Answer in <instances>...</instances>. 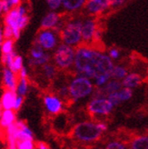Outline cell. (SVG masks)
<instances>
[{
    "instance_id": "cell-7",
    "label": "cell",
    "mask_w": 148,
    "mask_h": 149,
    "mask_svg": "<svg viewBox=\"0 0 148 149\" xmlns=\"http://www.w3.org/2000/svg\"><path fill=\"white\" fill-rule=\"evenodd\" d=\"M115 107L107 96L92 95L91 100L88 102L87 111L94 116H106L113 112Z\"/></svg>"
},
{
    "instance_id": "cell-15",
    "label": "cell",
    "mask_w": 148,
    "mask_h": 149,
    "mask_svg": "<svg viewBox=\"0 0 148 149\" xmlns=\"http://www.w3.org/2000/svg\"><path fill=\"white\" fill-rule=\"evenodd\" d=\"M143 80V77L140 73L136 71H129L127 76L122 80V85L124 87L134 90L142 85Z\"/></svg>"
},
{
    "instance_id": "cell-45",
    "label": "cell",
    "mask_w": 148,
    "mask_h": 149,
    "mask_svg": "<svg viewBox=\"0 0 148 149\" xmlns=\"http://www.w3.org/2000/svg\"><path fill=\"white\" fill-rule=\"evenodd\" d=\"M146 95H147V98H148V87H147V93H146Z\"/></svg>"
},
{
    "instance_id": "cell-13",
    "label": "cell",
    "mask_w": 148,
    "mask_h": 149,
    "mask_svg": "<svg viewBox=\"0 0 148 149\" xmlns=\"http://www.w3.org/2000/svg\"><path fill=\"white\" fill-rule=\"evenodd\" d=\"M44 106L51 115H58L63 111L64 102L59 95H47L44 96Z\"/></svg>"
},
{
    "instance_id": "cell-23",
    "label": "cell",
    "mask_w": 148,
    "mask_h": 149,
    "mask_svg": "<svg viewBox=\"0 0 148 149\" xmlns=\"http://www.w3.org/2000/svg\"><path fill=\"white\" fill-rule=\"evenodd\" d=\"M131 149H148V136L135 137L131 143Z\"/></svg>"
},
{
    "instance_id": "cell-1",
    "label": "cell",
    "mask_w": 148,
    "mask_h": 149,
    "mask_svg": "<svg viewBox=\"0 0 148 149\" xmlns=\"http://www.w3.org/2000/svg\"><path fill=\"white\" fill-rule=\"evenodd\" d=\"M115 62L94 45L82 44L76 47L74 73L91 78L97 88L102 87L112 78Z\"/></svg>"
},
{
    "instance_id": "cell-19",
    "label": "cell",
    "mask_w": 148,
    "mask_h": 149,
    "mask_svg": "<svg viewBox=\"0 0 148 149\" xmlns=\"http://www.w3.org/2000/svg\"><path fill=\"white\" fill-rule=\"evenodd\" d=\"M17 96V91H12V90H8V89H6V91L2 95L1 101H0L4 109H13Z\"/></svg>"
},
{
    "instance_id": "cell-30",
    "label": "cell",
    "mask_w": 148,
    "mask_h": 149,
    "mask_svg": "<svg viewBox=\"0 0 148 149\" xmlns=\"http://www.w3.org/2000/svg\"><path fill=\"white\" fill-rule=\"evenodd\" d=\"M58 95L61 98H69V87L68 83L63 84L58 88Z\"/></svg>"
},
{
    "instance_id": "cell-31",
    "label": "cell",
    "mask_w": 148,
    "mask_h": 149,
    "mask_svg": "<svg viewBox=\"0 0 148 149\" xmlns=\"http://www.w3.org/2000/svg\"><path fill=\"white\" fill-rule=\"evenodd\" d=\"M128 0H110L111 3V8L112 9H117L123 6Z\"/></svg>"
},
{
    "instance_id": "cell-44",
    "label": "cell",
    "mask_w": 148,
    "mask_h": 149,
    "mask_svg": "<svg viewBox=\"0 0 148 149\" xmlns=\"http://www.w3.org/2000/svg\"><path fill=\"white\" fill-rule=\"evenodd\" d=\"M0 136H1V125H0Z\"/></svg>"
},
{
    "instance_id": "cell-6",
    "label": "cell",
    "mask_w": 148,
    "mask_h": 149,
    "mask_svg": "<svg viewBox=\"0 0 148 149\" xmlns=\"http://www.w3.org/2000/svg\"><path fill=\"white\" fill-rule=\"evenodd\" d=\"M103 131L100 129L98 122L84 121L77 124L74 128V136L83 142H93L98 139Z\"/></svg>"
},
{
    "instance_id": "cell-32",
    "label": "cell",
    "mask_w": 148,
    "mask_h": 149,
    "mask_svg": "<svg viewBox=\"0 0 148 149\" xmlns=\"http://www.w3.org/2000/svg\"><path fill=\"white\" fill-rule=\"evenodd\" d=\"M1 3H2L4 14H7L14 7L12 3L10 2V0H1Z\"/></svg>"
},
{
    "instance_id": "cell-39",
    "label": "cell",
    "mask_w": 148,
    "mask_h": 149,
    "mask_svg": "<svg viewBox=\"0 0 148 149\" xmlns=\"http://www.w3.org/2000/svg\"><path fill=\"white\" fill-rule=\"evenodd\" d=\"M5 40V37H4V32H3V29L0 28V45H2V43Z\"/></svg>"
},
{
    "instance_id": "cell-17",
    "label": "cell",
    "mask_w": 148,
    "mask_h": 149,
    "mask_svg": "<svg viewBox=\"0 0 148 149\" xmlns=\"http://www.w3.org/2000/svg\"><path fill=\"white\" fill-rule=\"evenodd\" d=\"M86 0H63L62 9L69 14H75L84 9Z\"/></svg>"
},
{
    "instance_id": "cell-26",
    "label": "cell",
    "mask_w": 148,
    "mask_h": 149,
    "mask_svg": "<svg viewBox=\"0 0 148 149\" xmlns=\"http://www.w3.org/2000/svg\"><path fill=\"white\" fill-rule=\"evenodd\" d=\"M24 66V60H23V57L21 56L17 55L14 58V62H13V65H12V68L11 70L14 71L16 74H18L19 71L22 69V68Z\"/></svg>"
},
{
    "instance_id": "cell-11",
    "label": "cell",
    "mask_w": 148,
    "mask_h": 149,
    "mask_svg": "<svg viewBox=\"0 0 148 149\" xmlns=\"http://www.w3.org/2000/svg\"><path fill=\"white\" fill-rule=\"evenodd\" d=\"M65 23L63 17L57 11L50 10L45 15L41 20L42 29H53L57 32H60L61 28Z\"/></svg>"
},
{
    "instance_id": "cell-41",
    "label": "cell",
    "mask_w": 148,
    "mask_h": 149,
    "mask_svg": "<svg viewBox=\"0 0 148 149\" xmlns=\"http://www.w3.org/2000/svg\"><path fill=\"white\" fill-rule=\"evenodd\" d=\"M3 112H4V107H2L1 102H0V119H1V116L3 115Z\"/></svg>"
},
{
    "instance_id": "cell-21",
    "label": "cell",
    "mask_w": 148,
    "mask_h": 149,
    "mask_svg": "<svg viewBox=\"0 0 148 149\" xmlns=\"http://www.w3.org/2000/svg\"><path fill=\"white\" fill-rule=\"evenodd\" d=\"M129 73L128 68H126V65H124L123 64H115L113 70H112V78L122 81L125 77L127 76V74Z\"/></svg>"
},
{
    "instance_id": "cell-40",
    "label": "cell",
    "mask_w": 148,
    "mask_h": 149,
    "mask_svg": "<svg viewBox=\"0 0 148 149\" xmlns=\"http://www.w3.org/2000/svg\"><path fill=\"white\" fill-rule=\"evenodd\" d=\"M38 149H49L44 143H39L38 144Z\"/></svg>"
},
{
    "instance_id": "cell-25",
    "label": "cell",
    "mask_w": 148,
    "mask_h": 149,
    "mask_svg": "<svg viewBox=\"0 0 148 149\" xmlns=\"http://www.w3.org/2000/svg\"><path fill=\"white\" fill-rule=\"evenodd\" d=\"M1 48L3 55H8L14 52V39H5L1 45Z\"/></svg>"
},
{
    "instance_id": "cell-16",
    "label": "cell",
    "mask_w": 148,
    "mask_h": 149,
    "mask_svg": "<svg viewBox=\"0 0 148 149\" xmlns=\"http://www.w3.org/2000/svg\"><path fill=\"white\" fill-rule=\"evenodd\" d=\"M16 73L9 69L8 68H6L3 70V83L6 87V89L12 91H17V83L18 81L17 79Z\"/></svg>"
},
{
    "instance_id": "cell-35",
    "label": "cell",
    "mask_w": 148,
    "mask_h": 149,
    "mask_svg": "<svg viewBox=\"0 0 148 149\" xmlns=\"http://www.w3.org/2000/svg\"><path fill=\"white\" fill-rule=\"evenodd\" d=\"M23 102H24V96L17 95V98H16V101H15V104H14L13 110H15V111H18V110L21 108L22 105H23Z\"/></svg>"
},
{
    "instance_id": "cell-10",
    "label": "cell",
    "mask_w": 148,
    "mask_h": 149,
    "mask_svg": "<svg viewBox=\"0 0 148 149\" xmlns=\"http://www.w3.org/2000/svg\"><path fill=\"white\" fill-rule=\"evenodd\" d=\"M99 28V24L97 17L86 16L82 21V38L83 44L94 45V35Z\"/></svg>"
},
{
    "instance_id": "cell-33",
    "label": "cell",
    "mask_w": 148,
    "mask_h": 149,
    "mask_svg": "<svg viewBox=\"0 0 148 149\" xmlns=\"http://www.w3.org/2000/svg\"><path fill=\"white\" fill-rule=\"evenodd\" d=\"M106 149H128V148L120 142H111L107 145Z\"/></svg>"
},
{
    "instance_id": "cell-20",
    "label": "cell",
    "mask_w": 148,
    "mask_h": 149,
    "mask_svg": "<svg viewBox=\"0 0 148 149\" xmlns=\"http://www.w3.org/2000/svg\"><path fill=\"white\" fill-rule=\"evenodd\" d=\"M16 114L13 109H4L3 115L0 119V125L3 128H7L9 125L16 123Z\"/></svg>"
},
{
    "instance_id": "cell-42",
    "label": "cell",
    "mask_w": 148,
    "mask_h": 149,
    "mask_svg": "<svg viewBox=\"0 0 148 149\" xmlns=\"http://www.w3.org/2000/svg\"><path fill=\"white\" fill-rule=\"evenodd\" d=\"M3 13V7H2V3H1V0H0V16L2 15Z\"/></svg>"
},
{
    "instance_id": "cell-18",
    "label": "cell",
    "mask_w": 148,
    "mask_h": 149,
    "mask_svg": "<svg viewBox=\"0 0 148 149\" xmlns=\"http://www.w3.org/2000/svg\"><path fill=\"white\" fill-rule=\"evenodd\" d=\"M17 138L18 141L23 140H33L34 136L31 129L28 127L26 123L23 121H17Z\"/></svg>"
},
{
    "instance_id": "cell-5",
    "label": "cell",
    "mask_w": 148,
    "mask_h": 149,
    "mask_svg": "<svg viewBox=\"0 0 148 149\" xmlns=\"http://www.w3.org/2000/svg\"><path fill=\"white\" fill-rule=\"evenodd\" d=\"M52 57H53V62L56 65L58 70L65 72L73 70L76 59V47L60 43L59 46L54 50Z\"/></svg>"
},
{
    "instance_id": "cell-12",
    "label": "cell",
    "mask_w": 148,
    "mask_h": 149,
    "mask_svg": "<svg viewBox=\"0 0 148 149\" xmlns=\"http://www.w3.org/2000/svg\"><path fill=\"white\" fill-rule=\"evenodd\" d=\"M51 56L38 44H35L30 50V58L28 65L30 66H43L50 62Z\"/></svg>"
},
{
    "instance_id": "cell-43",
    "label": "cell",
    "mask_w": 148,
    "mask_h": 149,
    "mask_svg": "<svg viewBox=\"0 0 148 149\" xmlns=\"http://www.w3.org/2000/svg\"><path fill=\"white\" fill-rule=\"evenodd\" d=\"M2 56V48H1V45H0V58H1Z\"/></svg>"
},
{
    "instance_id": "cell-28",
    "label": "cell",
    "mask_w": 148,
    "mask_h": 149,
    "mask_svg": "<svg viewBox=\"0 0 148 149\" xmlns=\"http://www.w3.org/2000/svg\"><path fill=\"white\" fill-rule=\"evenodd\" d=\"M63 0H46V3L50 10L58 11L62 7Z\"/></svg>"
},
{
    "instance_id": "cell-3",
    "label": "cell",
    "mask_w": 148,
    "mask_h": 149,
    "mask_svg": "<svg viewBox=\"0 0 148 149\" xmlns=\"http://www.w3.org/2000/svg\"><path fill=\"white\" fill-rule=\"evenodd\" d=\"M82 21L83 17H73L65 21L59 32L61 43L74 47H77L83 44Z\"/></svg>"
},
{
    "instance_id": "cell-24",
    "label": "cell",
    "mask_w": 148,
    "mask_h": 149,
    "mask_svg": "<svg viewBox=\"0 0 148 149\" xmlns=\"http://www.w3.org/2000/svg\"><path fill=\"white\" fill-rule=\"evenodd\" d=\"M28 90V81L27 78H20L18 83H17V93L19 95L25 96L27 93Z\"/></svg>"
},
{
    "instance_id": "cell-34",
    "label": "cell",
    "mask_w": 148,
    "mask_h": 149,
    "mask_svg": "<svg viewBox=\"0 0 148 149\" xmlns=\"http://www.w3.org/2000/svg\"><path fill=\"white\" fill-rule=\"evenodd\" d=\"M3 32H4V37H5V39H10V38H13L14 39L13 30H12V28L10 26L5 25V26L3 28Z\"/></svg>"
},
{
    "instance_id": "cell-27",
    "label": "cell",
    "mask_w": 148,
    "mask_h": 149,
    "mask_svg": "<svg viewBox=\"0 0 148 149\" xmlns=\"http://www.w3.org/2000/svg\"><path fill=\"white\" fill-rule=\"evenodd\" d=\"M106 54L114 62L120 60V58H121V51L115 47H112L108 48V50L106 51Z\"/></svg>"
},
{
    "instance_id": "cell-4",
    "label": "cell",
    "mask_w": 148,
    "mask_h": 149,
    "mask_svg": "<svg viewBox=\"0 0 148 149\" xmlns=\"http://www.w3.org/2000/svg\"><path fill=\"white\" fill-rule=\"evenodd\" d=\"M29 17L27 15V7L26 5L20 4L6 14L5 25L12 28L14 34V39H18L21 31L28 25Z\"/></svg>"
},
{
    "instance_id": "cell-38",
    "label": "cell",
    "mask_w": 148,
    "mask_h": 149,
    "mask_svg": "<svg viewBox=\"0 0 148 149\" xmlns=\"http://www.w3.org/2000/svg\"><path fill=\"white\" fill-rule=\"evenodd\" d=\"M10 2L12 3L14 7H16V6H19L21 4V0H10Z\"/></svg>"
},
{
    "instance_id": "cell-22",
    "label": "cell",
    "mask_w": 148,
    "mask_h": 149,
    "mask_svg": "<svg viewBox=\"0 0 148 149\" xmlns=\"http://www.w3.org/2000/svg\"><path fill=\"white\" fill-rule=\"evenodd\" d=\"M57 70H58V68H56V65L54 63L52 64V63L49 62V63L44 65L42 66L43 76L49 81L56 78V74H57Z\"/></svg>"
},
{
    "instance_id": "cell-29",
    "label": "cell",
    "mask_w": 148,
    "mask_h": 149,
    "mask_svg": "<svg viewBox=\"0 0 148 149\" xmlns=\"http://www.w3.org/2000/svg\"><path fill=\"white\" fill-rule=\"evenodd\" d=\"M17 149H35L33 140H23L17 142Z\"/></svg>"
},
{
    "instance_id": "cell-37",
    "label": "cell",
    "mask_w": 148,
    "mask_h": 149,
    "mask_svg": "<svg viewBox=\"0 0 148 149\" xmlns=\"http://www.w3.org/2000/svg\"><path fill=\"white\" fill-rule=\"evenodd\" d=\"M18 74H19V78H27V77H28V71H27V68H26L25 65L19 71Z\"/></svg>"
},
{
    "instance_id": "cell-8",
    "label": "cell",
    "mask_w": 148,
    "mask_h": 149,
    "mask_svg": "<svg viewBox=\"0 0 148 149\" xmlns=\"http://www.w3.org/2000/svg\"><path fill=\"white\" fill-rule=\"evenodd\" d=\"M61 42L59 32L53 29H42L38 32L35 38L38 44L46 51H54Z\"/></svg>"
},
{
    "instance_id": "cell-2",
    "label": "cell",
    "mask_w": 148,
    "mask_h": 149,
    "mask_svg": "<svg viewBox=\"0 0 148 149\" xmlns=\"http://www.w3.org/2000/svg\"><path fill=\"white\" fill-rule=\"evenodd\" d=\"M68 87L69 98L74 102L90 97L97 88L91 78L79 74H74L71 77L68 81Z\"/></svg>"
},
{
    "instance_id": "cell-9",
    "label": "cell",
    "mask_w": 148,
    "mask_h": 149,
    "mask_svg": "<svg viewBox=\"0 0 148 149\" xmlns=\"http://www.w3.org/2000/svg\"><path fill=\"white\" fill-rule=\"evenodd\" d=\"M111 9L110 0H86L83 10L86 16L97 17Z\"/></svg>"
},
{
    "instance_id": "cell-36",
    "label": "cell",
    "mask_w": 148,
    "mask_h": 149,
    "mask_svg": "<svg viewBox=\"0 0 148 149\" xmlns=\"http://www.w3.org/2000/svg\"><path fill=\"white\" fill-rule=\"evenodd\" d=\"M102 37H103V31H102V29L99 27V28L97 29V33H95V35H94V43H98V42H100L101 39H102Z\"/></svg>"
},
{
    "instance_id": "cell-14",
    "label": "cell",
    "mask_w": 148,
    "mask_h": 149,
    "mask_svg": "<svg viewBox=\"0 0 148 149\" xmlns=\"http://www.w3.org/2000/svg\"><path fill=\"white\" fill-rule=\"evenodd\" d=\"M133 95H134V92L132 89L123 86L120 90H118L115 93H112L107 95V98L110 100V102L113 104L114 107H117L123 102H126L130 100Z\"/></svg>"
}]
</instances>
